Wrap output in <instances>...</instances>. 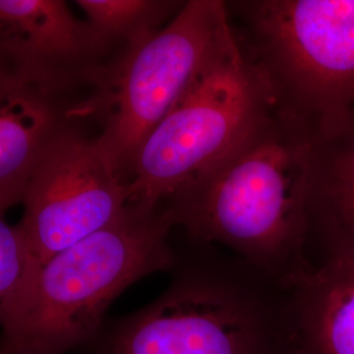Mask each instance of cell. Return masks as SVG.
Wrapping results in <instances>:
<instances>
[{
    "label": "cell",
    "instance_id": "obj_1",
    "mask_svg": "<svg viewBox=\"0 0 354 354\" xmlns=\"http://www.w3.org/2000/svg\"><path fill=\"white\" fill-rule=\"evenodd\" d=\"M313 129L277 108L251 140L167 203L175 226L215 243L291 289L313 270L310 158Z\"/></svg>",
    "mask_w": 354,
    "mask_h": 354
},
{
    "label": "cell",
    "instance_id": "obj_2",
    "mask_svg": "<svg viewBox=\"0 0 354 354\" xmlns=\"http://www.w3.org/2000/svg\"><path fill=\"white\" fill-rule=\"evenodd\" d=\"M174 227L165 206L127 205L108 226L54 254L0 323V354H64L91 339L122 291L176 266Z\"/></svg>",
    "mask_w": 354,
    "mask_h": 354
},
{
    "label": "cell",
    "instance_id": "obj_3",
    "mask_svg": "<svg viewBox=\"0 0 354 354\" xmlns=\"http://www.w3.org/2000/svg\"><path fill=\"white\" fill-rule=\"evenodd\" d=\"M102 354H298L290 290L241 260L188 264Z\"/></svg>",
    "mask_w": 354,
    "mask_h": 354
},
{
    "label": "cell",
    "instance_id": "obj_4",
    "mask_svg": "<svg viewBox=\"0 0 354 354\" xmlns=\"http://www.w3.org/2000/svg\"><path fill=\"white\" fill-rule=\"evenodd\" d=\"M279 108L238 30L142 142L127 171L130 206H165L244 146Z\"/></svg>",
    "mask_w": 354,
    "mask_h": 354
},
{
    "label": "cell",
    "instance_id": "obj_5",
    "mask_svg": "<svg viewBox=\"0 0 354 354\" xmlns=\"http://www.w3.org/2000/svg\"><path fill=\"white\" fill-rule=\"evenodd\" d=\"M234 32L225 1H184L159 30L114 53L73 118L99 122L96 136L127 177L142 142Z\"/></svg>",
    "mask_w": 354,
    "mask_h": 354
},
{
    "label": "cell",
    "instance_id": "obj_6",
    "mask_svg": "<svg viewBox=\"0 0 354 354\" xmlns=\"http://www.w3.org/2000/svg\"><path fill=\"white\" fill-rule=\"evenodd\" d=\"M241 36L281 109L313 130L354 109V0H253L232 4Z\"/></svg>",
    "mask_w": 354,
    "mask_h": 354
},
{
    "label": "cell",
    "instance_id": "obj_7",
    "mask_svg": "<svg viewBox=\"0 0 354 354\" xmlns=\"http://www.w3.org/2000/svg\"><path fill=\"white\" fill-rule=\"evenodd\" d=\"M127 203V177L99 137L73 122L64 127L39 159L23 198L19 226L29 253L28 279L54 254L113 222Z\"/></svg>",
    "mask_w": 354,
    "mask_h": 354
},
{
    "label": "cell",
    "instance_id": "obj_8",
    "mask_svg": "<svg viewBox=\"0 0 354 354\" xmlns=\"http://www.w3.org/2000/svg\"><path fill=\"white\" fill-rule=\"evenodd\" d=\"M0 51L13 71L61 92L91 83L113 55L59 0H0Z\"/></svg>",
    "mask_w": 354,
    "mask_h": 354
},
{
    "label": "cell",
    "instance_id": "obj_9",
    "mask_svg": "<svg viewBox=\"0 0 354 354\" xmlns=\"http://www.w3.org/2000/svg\"><path fill=\"white\" fill-rule=\"evenodd\" d=\"M61 91L12 68L0 71V209L23 203L28 183L57 134L73 122Z\"/></svg>",
    "mask_w": 354,
    "mask_h": 354
},
{
    "label": "cell",
    "instance_id": "obj_10",
    "mask_svg": "<svg viewBox=\"0 0 354 354\" xmlns=\"http://www.w3.org/2000/svg\"><path fill=\"white\" fill-rule=\"evenodd\" d=\"M308 210L324 257L354 254V109L313 130Z\"/></svg>",
    "mask_w": 354,
    "mask_h": 354
},
{
    "label": "cell",
    "instance_id": "obj_11",
    "mask_svg": "<svg viewBox=\"0 0 354 354\" xmlns=\"http://www.w3.org/2000/svg\"><path fill=\"white\" fill-rule=\"evenodd\" d=\"M290 290L298 354H354V254H329Z\"/></svg>",
    "mask_w": 354,
    "mask_h": 354
},
{
    "label": "cell",
    "instance_id": "obj_12",
    "mask_svg": "<svg viewBox=\"0 0 354 354\" xmlns=\"http://www.w3.org/2000/svg\"><path fill=\"white\" fill-rule=\"evenodd\" d=\"M87 23L112 50L147 37L165 26L184 3L167 0H79Z\"/></svg>",
    "mask_w": 354,
    "mask_h": 354
},
{
    "label": "cell",
    "instance_id": "obj_13",
    "mask_svg": "<svg viewBox=\"0 0 354 354\" xmlns=\"http://www.w3.org/2000/svg\"><path fill=\"white\" fill-rule=\"evenodd\" d=\"M0 209V323L19 297L29 274V253L20 226L6 222Z\"/></svg>",
    "mask_w": 354,
    "mask_h": 354
},
{
    "label": "cell",
    "instance_id": "obj_14",
    "mask_svg": "<svg viewBox=\"0 0 354 354\" xmlns=\"http://www.w3.org/2000/svg\"><path fill=\"white\" fill-rule=\"evenodd\" d=\"M6 68H11V67H10V64H7L4 55H3L1 51H0V71H1V70H6Z\"/></svg>",
    "mask_w": 354,
    "mask_h": 354
}]
</instances>
